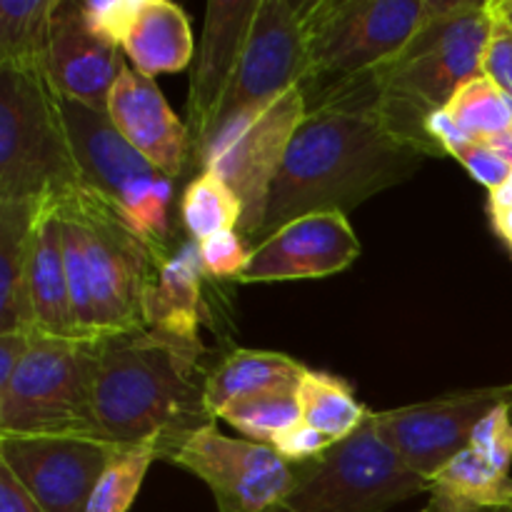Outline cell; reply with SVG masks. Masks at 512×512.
I'll return each mask as SVG.
<instances>
[{"mask_svg": "<svg viewBox=\"0 0 512 512\" xmlns=\"http://www.w3.org/2000/svg\"><path fill=\"white\" fill-rule=\"evenodd\" d=\"M160 450H163V438L118 445L90 495L85 512H128L143 488L150 465L160 458Z\"/></svg>", "mask_w": 512, "mask_h": 512, "instance_id": "83f0119b", "label": "cell"}, {"mask_svg": "<svg viewBox=\"0 0 512 512\" xmlns=\"http://www.w3.org/2000/svg\"><path fill=\"white\" fill-rule=\"evenodd\" d=\"M93 380V343L33 335L28 355L0 390V435L103 438L95 420Z\"/></svg>", "mask_w": 512, "mask_h": 512, "instance_id": "52a82bcc", "label": "cell"}, {"mask_svg": "<svg viewBox=\"0 0 512 512\" xmlns=\"http://www.w3.org/2000/svg\"><path fill=\"white\" fill-rule=\"evenodd\" d=\"M483 143H485V145H490V148H493L495 153H498L500 158H503L505 163H508L510 168H512V128H510V130H505V133L495 135V138L483 140Z\"/></svg>", "mask_w": 512, "mask_h": 512, "instance_id": "f35d334b", "label": "cell"}, {"mask_svg": "<svg viewBox=\"0 0 512 512\" xmlns=\"http://www.w3.org/2000/svg\"><path fill=\"white\" fill-rule=\"evenodd\" d=\"M163 458L203 480L218 512H270L303 478L305 465H293L273 445L228 438L208 423L163 450Z\"/></svg>", "mask_w": 512, "mask_h": 512, "instance_id": "30bf717a", "label": "cell"}, {"mask_svg": "<svg viewBox=\"0 0 512 512\" xmlns=\"http://www.w3.org/2000/svg\"><path fill=\"white\" fill-rule=\"evenodd\" d=\"M305 63H308V58H305L300 3L260 0L243 58H240L233 83H230L218 113H215L208 138L220 125L228 123L233 115L243 113L253 105L268 103L293 85L303 83ZM208 138H205V143H208Z\"/></svg>", "mask_w": 512, "mask_h": 512, "instance_id": "4fadbf2b", "label": "cell"}, {"mask_svg": "<svg viewBox=\"0 0 512 512\" xmlns=\"http://www.w3.org/2000/svg\"><path fill=\"white\" fill-rule=\"evenodd\" d=\"M108 115L123 138L170 180L180 178L193 163L188 125L170 110L155 80L130 63H125L110 93Z\"/></svg>", "mask_w": 512, "mask_h": 512, "instance_id": "ac0fdd59", "label": "cell"}, {"mask_svg": "<svg viewBox=\"0 0 512 512\" xmlns=\"http://www.w3.org/2000/svg\"><path fill=\"white\" fill-rule=\"evenodd\" d=\"M360 255V240L345 213H313L293 220L250 253L240 283H283L335 275Z\"/></svg>", "mask_w": 512, "mask_h": 512, "instance_id": "2e32d148", "label": "cell"}, {"mask_svg": "<svg viewBox=\"0 0 512 512\" xmlns=\"http://www.w3.org/2000/svg\"><path fill=\"white\" fill-rule=\"evenodd\" d=\"M30 308H33L35 335L75 340L58 198L45 200L40 213L33 260H30Z\"/></svg>", "mask_w": 512, "mask_h": 512, "instance_id": "7402d4cb", "label": "cell"}, {"mask_svg": "<svg viewBox=\"0 0 512 512\" xmlns=\"http://www.w3.org/2000/svg\"><path fill=\"white\" fill-rule=\"evenodd\" d=\"M425 158L388 123L370 75L340 85L308 108L295 130L255 245L303 215H348L373 195L413 178Z\"/></svg>", "mask_w": 512, "mask_h": 512, "instance_id": "6da1fadb", "label": "cell"}, {"mask_svg": "<svg viewBox=\"0 0 512 512\" xmlns=\"http://www.w3.org/2000/svg\"><path fill=\"white\" fill-rule=\"evenodd\" d=\"M115 448L80 435H0V465L45 512H85Z\"/></svg>", "mask_w": 512, "mask_h": 512, "instance_id": "7c38bea8", "label": "cell"}, {"mask_svg": "<svg viewBox=\"0 0 512 512\" xmlns=\"http://www.w3.org/2000/svg\"><path fill=\"white\" fill-rule=\"evenodd\" d=\"M512 405V383L453 390L438 398L373 413L380 435L423 478L438 475L470 445L490 410Z\"/></svg>", "mask_w": 512, "mask_h": 512, "instance_id": "8fae6325", "label": "cell"}, {"mask_svg": "<svg viewBox=\"0 0 512 512\" xmlns=\"http://www.w3.org/2000/svg\"><path fill=\"white\" fill-rule=\"evenodd\" d=\"M58 108L80 180L113 205H118L140 183L160 175V170L123 138V133L110 120L108 110L90 108L60 95Z\"/></svg>", "mask_w": 512, "mask_h": 512, "instance_id": "d6986e66", "label": "cell"}, {"mask_svg": "<svg viewBox=\"0 0 512 512\" xmlns=\"http://www.w3.org/2000/svg\"><path fill=\"white\" fill-rule=\"evenodd\" d=\"M305 365L285 353L273 350H235L225 355L203 380V405L210 420L245 395L260 393L273 385L293 383L300 378Z\"/></svg>", "mask_w": 512, "mask_h": 512, "instance_id": "cb8c5ba5", "label": "cell"}, {"mask_svg": "<svg viewBox=\"0 0 512 512\" xmlns=\"http://www.w3.org/2000/svg\"><path fill=\"white\" fill-rule=\"evenodd\" d=\"M435 0H313L300 3L305 35V105L373 73L423 28Z\"/></svg>", "mask_w": 512, "mask_h": 512, "instance_id": "5b68a950", "label": "cell"}, {"mask_svg": "<svg viewBox=\"0 0 512 512\" xmlns=\"http://www.w3.org/2000/svg\"><path fill=\"white\" fill-rule=\"evenodd\" d=\"M495 10H498L500 18L505 20V23L512 25V0H493Z\"/></svg>", "mask_w": 512, "mask_h": 512, "instance_id": "ab89813d", "label": "cell"}, {"mask_svg": "<svg viewBox=\"0 0 512 512\" xmlns=\"http://www.w3.org/2000/svg\"><path fill=\"white\" fill-rule=\"evenodd\" d=\"M490 8H493V33L485 50L483 73L512 98V25L500 18L493 0H490Z\"/></svg>", "mask_w": 512, "mask_h": 512, "instance_id": "d6a6232c", "label": "cell"}, {"mask_svg": "<svg viewBox=\"0 0 512 512\" xmlns=\"http://www.w3.org/2000/svg\"><path fill=\"white\" fill-rule=\"evenodd\" d=\"M120 48L128 63L148 78L178 73L188 68L195 53L188 15L170 0H140Z\"/></svg>", "mask_w": 512, "mask_h": 512, "instance_id": "603a6c76", "label": "cell"}, {"mask_svg": "<svg viewBox=\"0 0 512 512\" xmlns=\"http://www.w3.org/2000/svg\"><path fill=\"white\" fill-rule=\"evenodd\" d=\"M303 423L320 430L335 445L348 440L368 420L370 410L355 398L353 388L338 375L303 368L298 380Z\"/></svg>", "mask_w": 512, "mask_h": 512, "instance_id": "484cf974", "label": "cell"}, {"mask_svg": "<svg viewBox=\"0 0 512 512\" xmlns=\"http://www.w3.org/2000/svg\"><path fill=\"white\" fill-rule=\"evenodd\" d=\"M203 275L198 243H185L173 255H165L145 295V330L203 350L198 335Z\"/></svg>", "mask_w": 512, "mask_h": 512, "instance_id": "ffe728a7", "label": "cell"}, {"mask_svg": "<svg viewBox=\"0 0 512 512\" xmlns=\"http://www.w3.org/2000/svg\"><path fill=\"white\" fill-rule=\"evenodd\" d=\"M123 48L90 28L83 5L55 0L50 15L45 78L60 98L108 110L110 93L123 73Z\"/></svg>", "mask_w": 512, "mask_h": 512, "instance_id": "9a60e30c", "label": "cell"}, {"mask_svg": "<svg viewBox=\"0 0 512 512\" xmlns=\"http://www.w3.org/2000/svg\"><path fill=\"white\" fill-rule=\"evenodd\" d=\"M0 512H45L5 465H0Z\"/></svg>", "mask_w": 512, "mask_h": 512, "instance_id": "8d00e7d4", "label": "cell"}, {"mask_svg": "<svg viewBox=\"0 0 512 512\" xmlns=\"http://www.w3.org/2000/svg\"><path fill=\"white\" fill-rule=\"evenodd\" d=\"M445 113L475 140H488L512 128V113L508 95L488 78L468 80L453 100L448 103Z\"/></svg>", "mask_w": 512, "mask_h": 512, "instance_id": "f546056e", "label": "cell"}, {"mask_svg": "<svg viewBox=\"0 0 512 512\" xmlns=\"http://www.w3.org/2000/svg\"><path fill=\"white\" fill-rule=\"evenodd\" d=\"M512 405L475 428L470 445L430 478L423 512H512Z\"/></svg>", "mask_w": 512, "mask_h": 512, "instance_id": "5bb4252c", "label": "cell"}, {"mask_svg": "<svg viewBox=\"0 0 512 512\" xmlns=\"http://www.w3.org/2000/svg\"><path fill=\"white\" fill-rule=\"evenodd\" d=\"M448 158L458 160V163L463 165L480 185H485L490 193L498 190L512 175L510 165L505 163L490 145H485L483 140L468 138L463 140V143L453 145V148L448 150Z\"/></svg>", "mask_w": 512, "mask_h": 512, "instance_id": "1f68e13d", "label": "cell"}, {"mask_svg": "<svg viewBox=\"0 0 512 512\" xmlns=\"http://www.w3.org/2000/svg\"><path fill=\"white\" fill-rule=\"evenodd\" d=\"M333 440L325 438L320 430L310 428L308 423L300 420L295 428H290L288 433L280 435L278 440L273 443L275 453L280 455L283 460L293 465H305V463H313V460L323 458L330 448H333Z\"/></svg>", "mask_w": 512, "mask_h": 512, "instance_id": "e575fe53", "label": "cell"}, {"mask_svg": "<svg viewBox=\"0 0 512 512\" xmlns=\"http://www.w3.org/2000/svg\"><path fill=\"white\" fill-rule=\"evenodd\" d=\"M260 0H213L205 10L203 40L188 95V130L193 160L203 148L215 113L235 78Z\"/></svg>", "mask_w": 512, "mask_h": 512, "instance_id": "e0dca14e", "label": "cell"}, {"mask_svg": "<svg viewBox=\"0 0 512 512\" xmlns=\"http://www.w3.org/2000/svg\"><path fill=\"white\" fill-rule=\"evenodd\" d=\"M308 115L300 85L278 98L233 115L220 125L195 158V168L218 175L243 205L240 235L258 243L270 188L280 173L295 130Z\"/></svg>", "mask_w": 512, "mask_h": 512, "instance_id": "9c48e42d", "label": "cell"}, {"mask_svg": "<svg viewBox=\"0 0 512 512\" xmlns=\"http://www.w3.org/2000/svg\"><path fill=\"white\" fill-rule=\"evenodd\" d=\"M180 215L195 243L218 235L223 230L240 228L243 205L233 190L210 170H200L185 188L180 200Z\"/></svg>", "mask_w": 512, "mask_h": 512, "instance_id": "f1b7e54d", "label": "cell"}, {"mask_svg": "<svg viewBox=\"0 0 512 512\" xmlns=\"http://www.w3.org/2000/svg\"><path fill=\"white\" fill-rule=\"evenodd\" d=\"M45 200L0 203V335H35L30 260Z\"/></svg>", "mask_w": 512, "mask_h": 512, "instance_id": "44dd1931", "label": "cell"}, {"mask_svg": "<svg viewBox=\"0 0 512 512\" xmlns=\"http://www.w3.org/2000/svg\"><path fill=\"white\" fill-rule=\"evenodd\" d=\"M95 420L115 445L163 438L173 440L215 423L203 405V385L195 383L200 348L173 343L153 330L93 343ZM160 450V455H163Z\"/></svg>", "mask_w": 512, "mask_h": 512, "instance_id": "3957f363", "label": "cell"}, {"mask_svg": "<svg viewBox=\"0 0 512 512\" xmlns=\"http://www.w3.org/2000/svg\"><path fill=\"white\" fill-rule=\"evenodd\" d=\"M430 490L380 435L373 410L348 440L305 463L293 493L270 512H390Z\"/></svg>", "mask_w": 512, "mask_h": 512, "instance_id": "ba28073f", "label": "cell"}, {"mask_svg": "<svg viewBox=\"0 0 512 512\" xmlns=\"http://www.w3.org/2000/svg\"><path fill=\"white\" fill-rule=\"evenodd\" d=\"M490 33V0H435L433 13L413 40L395 58L368 73L388 123L428 158L445 155L428 130L430 115L448 108L468 80L485 75L483 60Z\"/></svg>", "mask_w": 512, "mask_h": 512, "instance_id": "277c9868", "label": "cell"}, {"mask_svg": "<svg viewBox=\"0 0 512 512\" xmlns=\"http://www.w3.org/2000/svg\"><path fill=\"white\" fill-rule=\"evenodd\" d=\"M75 340L98 343L145 330V295L165 255L145 243L88 185L58 198Z\"/></svg>", "mask_w": 512, "mask_h": 512, "instance_id": "7a4b0ae2", "label": "cell"}, {"mask_svg": "<svg viewBox=\"0 0 512 512\" xmlns=\"http://www.w3.org/2000/svg\"><path fill=\"white\" fill-rule=\"evenodd\" d=\"M298 380L245 395V398L230 403L218 420L233 425L243 438L253 440V443L273 445L280 435L288 433L303 420Z\"/></svg>", "mask_w": 512, "mask_h": 512, "instance_id": "4316f807", "label": "cell"}, {"mask_svg": "<svg viewBox=\"0 0 512 512\" xmlns=\"http://www.w3.org/2000/svg\"><path fill=\"white\" fill-rule=\"evenodd\" d=\"M490 218H493V228L512 253V175L500 185L498 190L490 193Z\"/></svg>", "mask_w": 512, "mask_h": 512, "instance_id": "74e56055", "label": "cell"}, {"mask_svg": "<svg viewBox=\"0 0 512 512\" xmlns=\"http://www.w3.org/2000/svg\"><path fill=\"white\" fill-rule=\"evenodd\" d=\"M55 0H0V68L45 75Z\"/></svg>", "mask_w": 512, "mask_h": 512, "instance_id": "d4e9b609", "label": "cell"}, {"mask_svg": "<svg viewBox=\"0 0 512 512\" xmlns=\"http://www.w3.org/2000/svg\"><path fill=\"white\" fill-rule=\"evenodd\" d=\"M30 345H33V335L30 333L0 335V390L13 380L15 370L25 360Z\"/></svg>", "mask_w": 512, "mask_h": 512, "instance_id": "d590c367", "label": "cell"}, {"mask_svg": "<svg viewBox=\"0 0 512 512\" xmlns=\"http://www.w3.org/2000/svg\"><path fill=\"white\" fill-rule=\"evenodd\" d=\"M420 512H423V510H420Z\"/></svg>", "mask_w": 512, "mask_h": 512, "instance_id": "60d3db41", "label": "cell"}, {"mask_svg": "<svg viewBox=\"0 0 512 512\" xmlns=\"http://www.w3.org/2000/svg\"><path fill=\"white\" fill-rule=\"evenodd\" d=\"M200 260H203L205 273L213 278H235L240 280L243 270L248 268V260L253 250L248 248V240L235 230H223L218 235L200 240Z\"/></svg>", "mask_w": 512, "mask_h": 512, "instance_id": "4dcf8cb0", "label": "cell"}, {"mask_svg": "<svg viewBox=\"0 0 512 512\" xmlns=\"http://www.w3.org/2000/svg\"><path fill=\"white\" fill-rule=\"evenodd\" d=\"M80 185L48 78L0 68V203L63 198Z\"/></svg>", "mask_w": 512, "mask_h": 512, "instance_id": "8992f818", "label": "cell"}, {"mask_svg": "<svg viewBox=\"0 0 512 512\" xmlns=\"http://www.w3.org/2000/svg\"><path fill=\"white\" fill-rule=\"evenodd\" d=\"M140 0H88L83 5V13L88 18L90 28L98 30L115 45H123L125 33H128L133 15L138 10Z\"/></svg>", "mask_w": 512, "mask_h": 512, "instance_id": "836d02e7", "label": "cell"}]
</instances>
